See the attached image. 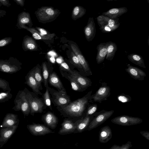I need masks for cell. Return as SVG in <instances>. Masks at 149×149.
I'll return each mask as SVG.
<instances>
[{
  "instance_id": "cell-45",
  "label": "cell",
  "mask_w": 149,
  "mask_h": 149,
  "mask_svg": "<svg viewBox=\"0 0 149 149\" xmlns=\"http://www.w3.org/2000/svg\"><path fill=\"white\" fill-rule=\"evenodd\" d=\"M141 134L146 139L149 140V132L147 131H141L140 132Z\"/></svg>"
},
{
  "instance_id": "cell-19",
  "label": "cell",
  "mask_w": 149,
  "mask_h": 149,
  "mask_svg": "<svg viewBox=\"0 0 149 149\" xmlns=\"http://www.w3.org/2000/svg\"><path fill=\"white\" fill-rule=\"evenodd\" d=\"M127 11V8L125 7L114 8L103 13L102 15L107 16L111 19H115L126 13Z\"/></svg>"
},
{
  "instance_id": "cell-6",
  "label": "cell",
  "mask_w": 149,
  "mask_h": 149,
  "mask_svg": "<svg viewBox=\"0 0 149 149\" xmlns=\"http://www.w3.org/2000/svg\"><path fill=\"white\" fill-rule=\"evenodd\" d=\"M114 112L113 110L107 111L102 110L94 113V117L89 123L87 130H91L97 127L112 116Z\"/></svg>"
},
{
  "instance_id": "cell-31",
  "label": "cell",
  "mask_w": 149,
  "mask_h": 149,
  "mask_svg": "<svg viewBox=\"0 0 149 149\" xmlns=\"http://www.w3.org/2000/svg\"><path fill=\"white\" fill-rule=\"evenodd\" d=\"M34 77L37 82L39 88L40 89L41 88H42L41 83L43 79L40 69L37 66L34 68Z\"/></svg>"
},
{
  "instance_id": "cell-29",
  "label": "cell",
  "mask_w": 149,
  "mask_h": 149,
  "mask_svg": "<svg viewBox=\"0 0 149 149\" xmlns=\"http://www.w3.org/2000/svg\"><path fill=\"white\" fill-rule=\"evenodd\" d=\"M49 81L50 84L58 88L60 91H65L59 79L55 73H52L49 76Z\"/></svg>"
},
{
  "instance_id": "cell-33",
  "label": "cell",
  "mask_w": 149,
  "mask_h": 149,
  "mask_svg": "<svg viewBox=\"0 0 149 149\" xmlns=\"http://www.w3.org/2000/svg\"><path fill=\"white\" fill-rule=\"evenodd\" d=\"M97 109V105L96 104H88L87 107L86 116L93 114L96 112Z\"/></svg>"
},
{
  "instance_id": "cell-24",
  "label": "cell",
  "mask_w": 149,
  "mask_h": 149,
  "mask_svg": "<svg viewBox=\"0 0 149 149\" xmlns=\"http://www.w3.org/2000/svg\"><path fill=\"white\" fill-rule=\"evenodd\" d=\"M76 128V125L72 121L68 120H65L61 125L58 133L60 134H66L73 132Z\"/></svg>"
},
{
  "instance_id": "cell-21",
  "label": "cell",
  "mask_w": 149,
  "mask_h": 149,
  "mask_svg": "<svg viewBox=\"0 0 149 149\" xmlns=\"http://www.w3.org/2000/svg\"><path fill=\"white\" fill-rule=\"evenodd\" d=\"M112 132L110 127L106 125L101 128L99 133V141L102 143L107 142L112 137Z\"/></svg>"
},
{
  "instance_id": "cell-22",
  "label": "cell",
  "mask_w": 149,
  "mask_h": 149,
  "mask_svg": "<svg viewBox=\"0 0 149 149\" xmlns=\"http://www.w3.org/2000/svg\"><path fill=\"white\" fill-rule=\"evenodd\" d=\"M22 47L25 51H34L37 50L38 46L35 40L31 37L25 36L23 38Z\"/></svg>"
},
{
  "instance_id": "cell-1",
  "label": "cell",
  "mask_w": 149,
  "mask_h": 149,
  "mask_svg": "<svg viewBox=\"0 0 149 149\" xmlns=\"http://www.w3.org/2000/svg\"><path fill=\"white\" fill-rule=\"evenodd\" d=\"M92 93V91H90L82 98L62 106V110L71 116L78 117L82 116L86 111Z\"/></svg>"
},
{
  "instance_id": "cell-26",
  "label": "cell",
  "mask_w": 149,
  "mask_h": 149,
  "mask_svg": "<svg viewBox=\"0 0 149 149\" xmlns=\"http://www.w3.org/2000/svg\"><path fill=\"white\" fill-rule=\"evenodd\" d=\"M127 58L133 63L143 68H146L144 60L141 55L135 53H132L128 55Z\"/></svg>"
},
{
  "instance_id": "cell-37",
  "label": "cell",
  "mask_w": 149,
  "mask_h": 149,
  "mask_svg": "<svg viewBox=\"0 0 149 149\" xmlns=\"http://www.w3.org/2000/svg\"><path fill=\"white\" fill-rule=\"evenodd\" d=\"M117 99L120 102L127 103L130 102L132 100L131 97L124 93H121L117 96Z\"/></svg>"
},
{
  "instance_id": "cell-49",
  "label": "cell",
  "mask_w": 149,
  "mask_h": 149,
  "mask_svg": "<svg viewBox=\"0 0 149 149\" xmlns=\"http://www.w3.org/2000/svg\"><path fill=\"white\" fill-rule=\"evenodd\" d=\"M61 58H58L56 59V61L58 63L61 64L62 62L63 61Z\"/></svg>"
},
{
  "instance_id": "cell-50",
  "label": "cell",
  "mask_w": 149,
  "mask_h": 149,
  "mask_svg": "<svg viewBox=\"0 0 149 149\" xmlns=\"http://www.w3.org/2000/svg\"><path fill=\"white\" fill-rule=\"evenodd\" d=\"M50 61L52 63L55 62V58L54 57H51L49 58Z\"/></svg>"
},
{
  "instance_id": "cell-42",
  "label": "cell",
  "mask_w": 149,
  "mask_h": 149,
  "mask_svg": "<svg viewBox=\"0 0 149 149\" xmlns=\"http://www.w3.org/2000/svg\"><path fill=\"white\" fill-rule=\"evenodd\" d=\"M44 101L45 104L52 109L51 101L48 90L47 89L43 96Z\"/></svg>"
},
{
  "instance_id": "cell-38",
  "label": "cell",
  "mask_w": 149,
  "mask_h": 149,
  "mask_svg": "<svg viewBox=\"0 0 149 149\" xmlns=\"http://www.w3.org/2000/svg\"><path fill=\"white\" fill-rule=\"evenodd\" d=\"M42 72L44 84L45 86L47 83L49 73L46 65L45 63H43L42 64Z\"/></svg>"
},
{
  "instance_id": "cell-43",
  "label": "cell",
  "mask_w": 149,
  "mask_h": 149,
  "mask_svg": "<svg viewBox=\"0 0 149 149\" xmlns=\"http://www.w3.org/2000/svg\"><path fill=\"white\" fill-rule=\"evenodd\" d=\"M61 66L63 69L66 71L70 72L71 70L68 65L65 62H63L61 63Z\"/></svg>"
},
{
  "instance_id": "cell-34",
  "label": "cell",
  "mask_w": 149,
  "mask_h": 149,
  "mask_svg": "<svg viewBox=\"0 0 149 149\" xmlns=\"http://www.w3.org/2000/svg\"><path fill=\"white\" fill-rule=\"evenodd\" d=\"M36 28L38 31L46 37L48 40H51L55 35L54 33H49L46 30L43 28L37 27H36Z\"/></svg>"
},
{
  "instance_id": "cell-7",
  "label": "cell",
  "mask_w": 149,
  "mask_h": 149,
  "mask_svg": "<svg viewBox=\"0 0 149 149\" xmlns=\"http://www.w3.org/2000/svg\"><path fill=\"white\" fill-rule=\"evenodd\" d=\"M25 93L26 97L27 100L30 108V113L32 115L35 113H41L44 106L41 100L34 97L33 93L25 88L23 90Z\"/></svg>"
},
{
  "instance_id": "cell-18",
  "label": "cell",
  "mask_w": 149,
  "mask_h": 149,
  "mask_svg": "<svg viewBox=\"0 0 149 149\" xmlns=\"http://www.w3.org/2000/svg\"><path fill=\"white\" fill-rule=\"evenodd\" d=\"M34 68L31 70L25 77V84H27L32 88L33 91L36 93L41 94L37 82L34 77Z\"/></svg>"
},
{
  "instance_id": "cell-28",
  "label": "cell",
  "mask_w": 149,
  "mask_h": 149,
  "mask_svg": "<svg viewBox=\"0 0 149 149\" xmlns=\"http://www.w3.org/2000/svg\"><path fill=\"white\" fill-rule=\"evenodd\" d=\"M44 120L46 124L52 128H54L56 127L58 122L57 117L53 113L48 112L44 116Z\"/></svg>"
},
{
  "instance_id": "cell-2",
  "label": "cell",
  "mask_w": 149,
  "mask_h": 149,
  "mask_svg": "<svg viewBox=\"0 0 149 149\" xmlns=\"http://www.w3.org/2000/svg\"><path fill=\"white\" fill-rule=\"evenodd\" d=\"M60 13L59 10L52 7L43 6L38 9L35 14L39 22L46 23L54 20Z\"/></svg>"
},
{
  "instance_id": "cell-47",
  "label": "cell",
  "mask_w": 149,
  "mask_h": 149,
  "mask_svg": "<svg viewBox=\"0 0 149 149\" xmlns=\"http://www.w3.org/2000/svg\"><path fill=\"white\" fill-rule=\"evenodd\" d=\"M47 55L51 57H55L57 56L56 53L54 51H50L47 53Z\"/></svg>"
},
{
  "instance_id": "cell-3",
  "label": "cell",
  "mask_w": 149,
  "mask_h": 149,
  "mask_svg": "<svg viewBox=\"0 0 149 149\" xmlns=\"http://www.w3.org/2000/svg\"><path fill=\"white\" fill-rule=\"evenodd\" d=\"M100 29L104 33H109L115 31L119 26L120 23L118 18L112 19L102 15L96 18Z\"/></svg>"
},
{
  "instance_id": "cell-5",
  "label": "cell",
  "mask_w": 149,
  "mask_h": 149,
  "mask_svg": "<svg viewBox=\"0 0 149 149\" xmlns=\"http://www.w3.org/2000/svg\"><path fill=\"white\" fill-rule=\"evenodd\" d=\"M14 106L12 109L16 111H21L25 116L30 113V108L25 93L23 90L18 92L14 100Z\"/></svg>"
},
{
  "instance_id": "cell-10",
  "label": "cell",
  "mask_w": 149,
  "mask_h": 149,
  "mask_svg": "<svg viewBox=\"0 0 149 149\" xmlns=\"http://www.w3.org/2000/svg\"><path fill=\"white\" fill-rule=\"evenodd\" d=\"M70 46L72 52L77 56L85 74L88 76L92 75V73L89 64L79 47L74 44H71Z\"/></svg>"
},
{
  "instance_id": "cell-23",
  "label": "cell",
  "mask_w": 149,
  "mask_h": 149,
  "mask_svg": "<svg viewBox=\"0 0 149 149\" xmlns=\"http://www.w3.org/2000/svg\"><path fill=\"white\" fill-rule=\"evenodd\" d=\"M107 42L101 43L97 47V53L96 59L98 64L103 62L106 58L107 53Z\"/></svg>"
},
{
  "instance_id": "cell-12",
  "label": "cell",
  "mask_w": 149,
  "mask_h": 149,
  "mask_svg": "<svg viewBox=\"0 0 149 149\" xmlns=\"http://www.w3.org/2000/svg\"><path fill=\"white\" fill-rule=\"evenodd\" d=\"M33 25L30 14L28 12L22 11L18 15L16 25L17 29H21L24 26L30 28Z\"/></svg>"
},
{
  "instance_id": "cell-44",
  "label": "cell",
  "mask_w": 149,
  "mask_h": 149,
  "mask_svg": "<svg viewBox=\"0 0 149 149\" xmlns=\"http://www.w3.org/2000/svg\"><path fill=\"white\" fill-rule=\"evenodd\" d=\"M0 3L2 5L8 7H9L11 5L8 0H0Z\"/></svg>"
},
{
  "instance_id": "cell-14",
  "label": "cell",
  "mask_w": 149,
  "mask_h": 149,
  "mask_svg": "<svg viewBox=\"0 0 149 149\" xmlns=\"http://www.w3.org/2000/svg\"><path fill=\"white\" fill-rule=\"evenodd\" d=\"M27 127L29 132L35 136L43 135L53 132L48 128L42 125L33 124L27 125Z\"/></svg>"
},
{
  "instance_id": "cell-36",
  "label": "cell",
  "mask_w": 149,
  "mask_h": 149,
  "mask_svg": "<svg viewBox=\"0 0 149 149\" xmlns=\"http://www.w3.org/2000/svg\"><path fill=\"white\" fill-rule=\"evenodd\" d=\"M0 88L4 91H11L9 83L6 80L0 78Z\"/></svg>"
},
{
  "instance_id": "cell-35",
  "label": "cell",
  "mask_w": 149,
  "mask_h": 149,
  "mask_svg": "<svg viewBox=\"0 0 149 149\" xmlns=\"http://www.w3.org/2000/svg\"><path fill=\"white\" fill-rule=\"evenodd\" d=\"M72 89L75 91H82L84 90L81 88L78 83L70 76H68Z\"/></svg>"
},
{
  "instance_id": "cell-27",
  "label": "cell",
  "mask_w": 149,
  "mask_h": 149,
  "mask_svg": "<svg viewBox=\"0 0 149 149\" xmlns=\"http://www.w3.org/2000/svg\"><path fill=\"white\" fill-rule=\"evenodd\" d=\"M107 42V53L105 58L111 61L113 59L117 50V47L114 42L109 41Z\"/></svg>"
},
{
  "instance_id": "cell-17",
  "label": "cell",
  "mask_w": 149,
  "mask_h": 149,
  "mask_svg": "<svg viewBox=\"0 0 149 149\" xmlns=\"http://www.w3.org/2000/svg\"><path fill=\"white\" fill-rule=\"evenodd\" d=\"M18 115L11 113L6 114L0 127L1 128L10 127L19 124Z\"/></svg>"
},
{
  "instance_id": "cell-51",
  "label": "cell",
  "mask_w": 149,
  "mask_h": 149,
  "mask_svg": "<svg viewBox=\"0 0 149 149\" xmlns=\"http://www.w3.org/2000/svg\"><path fill=\"white\" fill-rule=\"evenodd\" d=\"M2 6V4L0 3V7Z\"/></svg>"
},
{
  "instance_id": "cell-11",
  "label": "cell",
  "mask_w": 149,
  "mask_h": 149,
  "mask_svg": "<svg viewBox=\"0 0 149 149\" xmlns=\"http://www.w3.org/2000/svg\"><path fill=\"white\" fill-rule=\"evenodd\" d=\"M18 125L12 127L1 128L0 130V148L2 147L14 134Z\"/></svg>"
},
{
  "instance_id": "cell-16",
  "label": "cell",
  "mask_w": 149,
  "mask_h": 149,
  "mask_svg": "<svg viewBox=\"0 0 149 149\" xmlns=\"http://www.w3.org/2000/svg\"><path fill=\"white\" fill-rule=\"evenodd\" d=\"M69 72L71 74L70 77L78 83L84 91L91 86L92 82L90 79L83 76L71 70Z\"/></svg>"
},
{
  "instance_id": "cell-48",
  "label": "cell",
  "mask_w": 149,
  "mask_h": 149,
  "mask_svg": "<svg viewBox=\"0 0 149 149\" xmlns=\"http://www.w3.org/2000/svg\"><path fill=\"white\" fill-rule=\"evenodd\" d=\"M6 11L2 10H0V19L2 17H4L6 15Z\"/></svg>"
},
{
  "instance_id": "cell-4",
  "label": "cell",
  "mask_w": 149,
  "mask_h": 149,
  "mask_svg": "<svg viewBox=\"0 0 149 149\" xmlns=\"http://www.w3.org/2000/svg\"><path fill=\"white\" fill-rule=\"evenodd\" d=\"M22 64L17 58L11 57L8 59H0V71L12 74L22 69Z\"/></svg>"
},
{
  "instance_id": "cell-20",
  "label": "cell",
  "mask_w": 149,
  "mask_h": 149,
  "mask_svg": "<svg viewBox=\"0 0 149 149\" xmlns=\"http://www.w3.org/2000/svg\"><path fill=\"white\" fill-rule=\"evenodd\" d=\"M54 95L55 96V102L58 106H65L70 103V100L65 91H60L59 92H54Z\"/></svg>"
},
{
  "instance_id": "cell-25",
  "label": "cell",
  "mask_w": 149,
  "mask_h": 149,
  "mask_svg": "<svg viewBox=\"0 0 149 149\" xmlns=\"http://www.w3.org/2000/svg\"><path fill=\"white\" fill-rule=\"evenodd\" d=\"M94 116L93 114L91 115L86 116L84 118L77 121L76 128L77 131L79 132H81L87 128Z\"/></svg>"
},
{
  "instance_id": "cell-41",
  "label": "cell",
  "mask_w": 149,
  "mask_h": 149,
  "mask_svg": "<svg viewBox=\"0 0 149 149\" xmlns=\"http://www.w3.org/2000/svg\"><path fill=\"white\" fill-rule=\"evenodd\" d=\"M12 38L6 37L0 40V48L5 46L12 42Z\"/></svg>"
},
{
  "instance_id": "cell-39",
  "label": "cell",
  "mask_w": 149,
  "mask_h": 149,
  "mask_svg": "<svg viewBox=\"0 0 149 149\" xmlns=\"http://www.w3.org/2000/svg\"><path fill=\"white\" fill-rule=\"evenodd\" d=\"M132 147L131 142L128 141L126 143L121 146L114 144L109 149H130Z\"/></svg>"
},
{
  "instance_id": "cell-40",
  "label": "cell",
  "mask_w": 149,
  "mask_h": 149,
  "mask_svg": "<svg viewBox=\"0 0 149 149\" xmlns=\"http://www.w3.org/2000/svg\"><path fill=\"white\" fill-rule=\"evenodd\" d=\"M70 57L71 61L73 64L80 69H83L77 56L72 52L71 53Z\"/></svg>"
},
{
  "instance_id": "cell-30",
  "label": "cell",
  "mask_w": 149,
  "mask_h": 149,
  "mask_svg": "<svg viewBox=\"0 0 149 149\" xmlns=\"http://www.w3.org/2000/svg\"><path fill=\"white\" fill-rule=\"evenodd\" d=\"M86 10L80 6H76L73 8L72 13V19L76 20L82 17L86 13Z\"/></svg>"
},
{
  "instance_id": "cell-13",
  "label": "cell",
  "mask_w": 149,
  "mask_h": 149,
  "mask_svg": "<svg viewBox=\"0 0 149 149\" xmlns=\"http://www.w3.org/2000/svg\"><path fill=\"white\" fill-rule=\"evenodd\" d=\"M84 31L86 40L88 42L91 41L95 37L96 32L95 24L93 17L89 18Z\"/></svg>"
},
{
  "instance_id": "cell-32",
  "label": "cell",
  "mask_w": 149,
  "mask_h": 149,
  "mask_svg": "<svg viewBox=\"0 0 149 149\" xmlns=\"http://www.w3.org/2000/svg\"><path fill=\"white\" fill-rule=\"evenodd\" d=\"M10 91H6L0 92V103L8 101L12 97Z\"/></svg>"
},
{
  "instance_id": "cell-8",
  "label": "cell",
  "mask_w": 149,
  "mask_h": 149,
  "mask_svg": "<svg viewBox=\"0 0 149 149\" xmlns=\"http://www.w3.org/2000/svg\"><path fill=\"white\" fill-rule=\"evenodd\" d=\"M111 89L106 82L102 83L101 86L95 93L91 95L89 102H98L101 103L102 101L107 100L111 94Z\"/></svg>"
},
{
  "instance_id": "cell-9",
  "label": "cell",
  "mask_w": 149,
  "mask_h": 149,
  "mask_svg": "<svg viewBox=\"0 0 149 149\" xmlns=\"http://www.w3.org/2000/svg\"><path fill=\"white\" fill-rule=\"evenodd\" d=\"M113 123L123 126H132L140 124L143 122L141 118L126 115L116 117L111 120Z\"/></svg>"
},
{
  "instance_id": "cell-15",
  "label": "cell",
  "mask_w": 149,
  "mask_h": 149,
  "mask_svg": "<svg viewBox=\"0 0 149 149\" xmlns=\"http://www.w3.org/2000/svg\"><path fill=\"white\" fill-rule=\"evenodd\" d=\"M127 68L125 69V71L131 77L139 81H143L144 79L146 74L143 70L130 64H127Z\"/></svg>"
},
{
  "instance_id": "cell-46",
  "label": "cell",
  "mask_w": 149,
  "mask_h": 149,
  "mask_svg": "<svg viewBox=\"0 0 149 149\" xmlns=\"http://www.w3.org/2000/svg\"><path fill=\"white\" fill-rule=\"evenodd\" d=\"M13 1L19 5L21 7H23L24 4V0H13Z\"/></svg>"
}]
</instances>
